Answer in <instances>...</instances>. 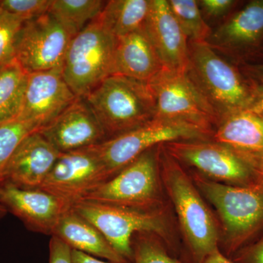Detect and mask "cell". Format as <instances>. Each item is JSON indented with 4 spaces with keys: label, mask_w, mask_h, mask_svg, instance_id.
<instances>
[{
    "label": "cell",
    "mask_w": 263,
    "mask_h": 263,
    "mask_svg": "<svg viewBox=\"0 0 263 263\" xmlns=\"http://www.w3.org/2000/svg\"><path fill=\"white\" fill-rule=\"evenodd\" d=\"M162 184L174 211L181 238L179 259L200 263L219 248V227L214 211L200 193L190 172L161 145Z\"/></svg>",
    "instance_id": "6da1fadb"
},
{
    "label": "cell",
    "mask_w": 263,
    "mask_h": 263,
    "mask_svg": "<svg viewBox=\"0 0 263 263\" xmlns=\"http://www.w3.org/2000/svg\"><path fill=\"white\" fill-rule=\"evenodd\" d=\"M189 172L215 214L219 223V249L221 253L231 258L242 249L262 238L263 189L223 184Z\"/></svg>",
    "instance_id": "7a4b0ae2"
},
{
    "label": "cell",
    "mask_w": 263,
    "mask_h": 263,
    "mask_svg": "<svg viewBox=\"0 0 263 263\" xmlns=\"http://www.w3.org/2000/svg\"><path fill=\"white\" fill-rule=\"evenodd\" d=\"M71 208L91 223L129 263L133 261L132 238L142 232L158 235L170 253L179 259L182 247L171 205L158 210L141 211L80 200Z\"/></svg>",
    "instance_id": "3957f363"
},
{
    "label": "cell",
    "mask_w": 263,
    "mask_h": 263,
    "mask_svg": "<svg viewBox=\"0 0 263 263\" xmlns=\"http://www.w3.org/2000/svg\"><path fill=\"white\" fill-rule=\"evenodd\" d=\"M186 72L220 119L250 107L252 81L206 43H189Z\"/></svg>",
    "instance_id": "277c9868"
},
{
    "label": "cell",
    "mask_w": 263,
    "mask_h": 263,
    "mask_svg": "<svg viewBox=\"0 0 263 263\" xmlns=\"http://www.w3.org/2000/svg\"><path fill=\"white\" fill-rule=\"evenodd\" d=\"M84 98L101 124L107 140L155 118V100L148 84L124 76H108Z\"/></svg>",
    "instance_id": "5b68a950"
},
{
    "label": "cell",
    "mask_w": 263,
    "mask_h": 263,
    "mask_svg": "<svg viewBox=\"0 0 263 263\" xmlns=\"http://www.w3.org/2000/svg\"><path fill=\"white\" fill-rule=\"evenodd\" d=\"M160 148L147 150L81 200L141 211L170 206L161 179Z\"/></svg>",
    "instance_id": "8992f818"
},
{
    "label": "cell",
    "mask_w": 263,
    "mask_h": 263,
    "mask_svg": "<svg viewBox=\"0 0 263 263\" xmlns=\"http://www.w3.org/2000/svg\"><path fill=\"white\" fill-rule=\"evenodd\" d=\"M117 38L98 19L72 37L62 67L64 79L78 98H86L112 76Z\"/></svg>",
    "instance_id": "52a82bcc"
},
{
    "label": "cell",
    "mask_w": 263,
    "mask_h": 263,
    "mask_svg": "<svg viewBox=\"0 0 263 263\" xmlns=\"http://www.w3.org/2000/svg\"><path fill=\"white\" fill-rule=\"evenodd\" d=\"M166 152L189 171L214 182L259 188L257 171L233 150L212 140L167 142Z\"/></svg>",
    "instance_id": "ba28073f"
},
{
    "label": "cell",
    "mask_w": 263,
    "mask_h": 263,
    "mask_svg": "<svg viewBox=\"0 0 263 263\" xmlns=\"http://www.w3.org/2000/svg\"><path fill=\"white\" fill-rule=\"evenodd\" d=\"M159 119L193 124L213 135L220 117L186 71L162 69L148 83Z\"/></svg>",
    "instance_id": "9c48e42d"
},
{
    "label": "cell",
    "mask_w": 263,
    "mask_h": 263,
    "mask_svg": "<svg viewBox=\"0 0 263 263\" xmlns=\"http://www.w3.org/2000/svg\"><path fill=\"white\" fill-rule=\"evenodd\" d=\"M210 133L179 121L155 119L141 127L96 145L110 179L153 147L167 142L211 140Z\"/></svg>",
    "instance_id": "30bf717a"
},
{
    "label": "cell",
    "mask_w": 263,
    "mask_h": 263,
    "mask_svg": "<svg viewBox=\"0 0 263 263\" xmlns=\"http://www.w3.org/2000/svg\"><path fill=\"white\" fill-rule=\"evenodd\" d=\"M109 179L110 176L95 145L60 154L37 190L51 194L71 208Z\"/></svg>",
    "instance_id": "8fae6325"
},
{
    "label": "cell",
    "mask_w": 263,
    "mask_h": 263,
    "mask_svg": "<svg viewBox=\"0 0 263 263\" xmlns=\"http://www.w3.org/2000/svg\"><path fill=\"white\" fill-rule=\"evenodd\" d=\"M74 36L51 13L24 22L16 45L15 60L27 73L62 70Z\"/></svg>",
    "instance_id": "7c38bea8"
},
{
    "label": "cell",
    "mask_w": 263,
    "mask_h": 263,
    "mask_svg": "<svg viewBox=\"0 0 263 263\" xmlns=\"http://www.w3.org/2000/svg\"><path fill=\"white\" fill-rule=\"evenodd\" d=\"M208 45L238 61L257 54L263 46V0L249 1L212 30Z\"/></svg>",
    "instance_id": "4fadbf2b"
},
{
    "label": "cell",
    "mask_w": 263,
    "mask_h": 263,
    "mask_svg": "<svg viewBox=\"0 0 263 263\" xmlns=\"http://www.w3.org/2000/svg\"><path fill=\"white\" fill-rule=\"evenodd\" d=\"M77 98L64 79L62 70L29 73L18 119L32 124L39 130Z\"/></svg>",
    "instance_id": "5bb4252c"
},
{
    "label": "cell",
    "mask_w": 263,
    "mask_h": 263,
    "mask_svg": "<svg viewBox=\"0 0 263 263\" xmlns=\"http://www.w3.org/2000/svg\"><path fill=\"white\" fill-rule=\"evenodd\" d=\"M37 131L60 153L95 146L107 140L101 124L84 98H77Z\"/></svg>",
    "instance_id": "9a60e30c"
},
{
    "label": "cell",
    "mask_w": 263,
    "mask_h": 263,
    "mask_svg": "<svg viewBox=\"0 0 263 263\" xmlns=\"http://www.w3.org/2000/svg\"><path fill=\"white\" fill-rule=\"evenodd\" d=\"M38 131L22 140L0 171V183L37 190L60 155Z\"/></svg>",
    "instance_id": "2e32d148"
},
{
    "label": "cell",
    "mask_w": 263,
    "mask_h": 263,
    "mask_svg": "<svg viewBox=\"0 0 263 263\" xmlns=\"http://www.w3.org/2000/svg\"><path fill=\"white\" fill-rule=\"evenodd\" d=\"M0 205L18 217L27 229L52 235L67 207L62 200L40 190H24L0 183Z\"/></svg>",
    "instance_id": "e0dca14e"
},
{
    "label": "cell",
    "mask_w": 263,
    "mask_h": 263,
    "mask_svg": "<svg viewBox=\"0 0 263 263\" xmlns=\"http://www.w3.org/2000/svg\"><path fill=\"white\" fill-rule=\"evenodd\" d=\"M163 68L186 71L189 43L170 8L168 0H150L144 26Z\"/></svg>",
    "instance_id": "ac0fdd59"
},
{
    "label": "cell",
    "mask_w": 263,
    "mask_h": 263,
    "mask_svg": "<svg viewBox=\"0 0 263 263\" xmlns=\"http://www.w3.org/2000/svg\"><path fill=\"white\" fill-rule=\"evenodd\" d=\"M211 140L233 150L257 172L263 162V119L249 109L221 118Z\"/></svg>",
    "instance_id": "d6986e66"
},
{
    "label": "cell",
    "mask_w": 263,
    "mask_h": 263,
    "mask_svg": "<svg viewBox=\"0 0 263 263\" xmlns=\"http://www.w3.org/2000/svg\"><path fill=\"white\" fill-rule=\"evenodd\" d=\"M163 69L144 27L117 38L112 75L148 83Z\"/></svg>",
    "instance_id": "ffe728a7"
},
{
    "label": "cell",
    "mask_w": 263,
    "mask_h": 263,
    "mask_svg": "<svg viewBox=\"0 0 263 263\" xmlns=\"http://www.w3.org/2000/svg\"><path fill=\"white\" fill-rule=\"evenodd\" d=\"M51 235L58 237L72 249L110 262L129 263L91 223L74 212L72 208L62 214Z\"/></svg>",
    "instance_id": "44dd1931"
},
{
    "label": "cell",
    "mask_w": 263,
    "mask_h": 263,
    "mask_svg": "<svg viewBox=\"0 0 263 263\" xmlns=\"http://www.w3.org/2000/svg\"><path fill=\"white\" fill-rule=\"evenodd\" d=\"M150 0L106 1L98 21L116 38L142 28L149 10Z\"/></svg>",
    "instance_id": "7402d4cb"
},
{
    "label": "cell",
    "mask_w": 263,
    "mask_h": 263,
    "mask_svg": "<svg viewBox=\"0 0 263 263\" xmlns=\"http://www.w3.org/2000/svg\"><path fill=\"white\" fill-rule=\"evenodd\" d=\"M28 75L15 60L0 65V124L18 119Z\"/></svg>",
    "instance_id": "603a6c76"
},
{
    "label": "cell",
    "mask_w": 263,
    "mask_h": 263,
    "mask_svg": "<svg viewBox=\"0 0 263 263\" xmlns=\"http://www.w3.org/2000/svg\"><path fill=\"white\" fill-rule=\"evenodd\" d=\"M106 1L53 0L49 12L73 36L98 18Z\"/></svg>",
    "instance_id": "cb8c5ba5"
},
{
    "label": "cell",
    "mask_w": 263,
    "mask_h": 263,
    "mask_svg": "<svg viewBox=\"0 0 263 263\" xmlns=\"http://www.w3.org/2000/svg\"><path fill=\"white\" fill-rule=\"evenodd\" d=\"M170 8L189 43H205L212 29L196 0H168Z\"/></svg>",
    "instance_id": "d4e9b609"
},
{
    "label": "cell",
    "mask_w": 263,
    "mask_h": 263,
    "mask_svg": "<svg viewBox=\"0 0 263 263\" xmlns=\"http://www.w3.org/2000/svg\"><path fill=\"white\" fill-rule=\"evenodd\" d=\"M133 263H182L170 253L167 246L158 235L137 233L132 238Z\"/></svg>",
    "instance_id": "484cf974"
},
{
    "label": "cell",
    "mask_w": 263,
    "mask_h": 263,
    "mask_svg": "<svg viewBox=\"0 0 263 263\" xmlns=\"http://www.w3.org/2000/svg\"><path fill=\"white\" fill-rule=\"evenodd\" d=\"M35 131L32 124L18 119L0 124V171L22 140Z\"/></svg>",
    "instance_id": "4316f807"
},
{
    "label": "cell",
    "mask_w": 263,
    "mask_h": 263,
    "mask_svg": "<svg viewBox=\"0 0 263 263\" xmlns=\"http://www.w3.org/2000/svg\"><path fill=\"white\" fill-rule=\"evenodd\" d=\"M24 22L0 8V65L15 60V45Z\"/></svg>",
    "instance_id": "83f0119b"
},
{
    "label": "cell",
    "mask_w": 263,
    "mask_h": 263,
    "mask_svg": "<svg viewBox=\"0 0 263 263\" xmlns=\"http://www.w3.org/2000/svg\"><path fill=\"white\" fill-rule=\"evenodd\" d=\"M52 3L53 0H0V8L28 22L48 13Z\"/></svg>",
    "instance_id": "f1b7e54d"
},
{
    "label": "cell",
    "mask_w": 263,
    "mask_h": 263,
    "mask_svg": "<svg viewBox=\"0 0 263 263\" xmlns=\"http://www.w3.org/2000/svg\"><path fill=\"white\" fill-rule=\"evenodd\" d=\"M235 0H199L197 1L204 18H221L232 13L239 4Z\"/></svg>",
    "instance_id": "f546056e"
},
{
    "label": "cell",
    "mask_w": 263,
    "mask_h": 263,
    "mask_svg": "<svg viewBox=\"0 0 263 263\" xmlns=\"http://www.w3.org/2000/svg\"><path fill=\"white\" fill-rule=\"evenodd\" d=\"M235 263H263V236L234 254Z\"/></svg>",
    "instance_id": "4dcf8cb0"
},
{
    "label": "cell",
    "mask_w": 263,
    "mask_h": 263,
    "mask_svg": "<svg viewBox=\"0 0 263 263\" xmlns=\"http://www.w3.org/2000/svg\"><path fill=\"white\" fill-rule=\"evenodd\" d=\"M49 249V263H72V249L58 237L51 235Z\"/></svg>",
    "instance_id": "1f68e13d"
},
{
    "label": "cell",
    "mask_w": 263,
    "mask_h": 263,
    "mask_svg": "<svg viewBox=\"0 0 263 263\" xmlns=\"http://www.w3.org/2000/svg\"><path fill=\"white\" fill-rule=\"evenodd\" d=\"M252 82L253 96L249 109L263 119V84L254 81H252Z\"/></svg>",
    "instance_id": "d6a6232c"
},
{
    "label": "cell",
    "mask_w": 263,
    "mask_h": 263,
    "mask_svg": "<svg viewBox=\"0 0 263 263\" xmlns=\"http://www.w3.org/2000/svg\"><path fill=\"white\" fill-rule=\"evenodd\" d=\"M240 68L251 80L263 84V63L243 64Z\"/></svg>",
    "instance_id": "836d02e7"
},
{
    "label": "cell",
    "mask_w": 263,
    "mask_h": 263,
    "mask_svg": "<svg viewBox=\"0 0 263 263\" xmlns=\"http://www.w3.org/2000/svg\"><path fill=\"white\" fill-rule=\"evenodd\" d=\"M72 263H117L114 262H105L95 258L93 256L90 255L81 251L72 249Z\"/></svg>",
    "instance_id": "e575fe53"
},
{
    "label": "cell",
    "mask_w": 263,
    "mask_h": 263,
    "mask_svg": "<svg viewBox=\"0 0 263 263\" xmlns=\"http://www.w3.org/2000/svg\"><path fill=\"white\" fill-rule=\"evenodd\" d=\"M200 263H235L231 258L221 253L219 249H216L205 257Z\"/></svg>",
    "instance_id": "d590c367"
},
{
    "label": "cell",
    "mask_w": 263,
    "mask_h": 263,
    "mask_svg": "<svg viewBox=\"0 0 263 263\" xmlns=\"http://www.w3.org/2000/svg\"><path fill=\"white\" fill-rule=\"evenodd\" d=\"M257 175H258L259 188L263 189V162L257 170Z\"/></svg>",
    "instance_id": "8d00e7d4"
},
{
    "label": "cell",
    "mask_w": 263,
    "mask_h": 263,
    "mask_svg": "<svg viewBox=\"0 0 263 263\" xmlns=\"http://www.w3.org/2000/svg\"><path fill=\"white\" fill-rule=\"evenodd\" d=\"M7 213H8V211L6 210V209L3 205H0V219L4 217Z\"/></svg>",
    "instance_id": "74e56055"
}]
</instances>
